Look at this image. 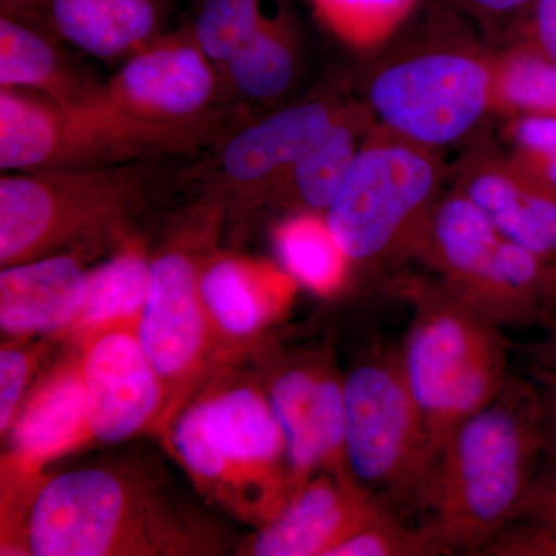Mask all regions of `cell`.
I'll return each mask as SVG.
<instances>
[{"label": "cell", "mask_w": 556, "mask_h": 556, "mask_svg": "<svg viewBox=\"0 0 556 556\" xmlns=\"http://www.w3.org/2000/svg\"><path fill=\"white\" fill-rule=\"evenodd\" d=\"M543 453L541 390L511 375L492 404L453 431L428 481L419 510L444 554H482L517 518Z\"/></svg>", "instance_id": "1"}, {"label": "cell", "mask_w": 556, "mask_h": 556, "mask_svg": "<svg viewBox=\"0 0 556 556\" xmlns=\"http://www.w3.org/2000/svg\"><path fill=\"white\" fill-rule=\"evenodd\" d=\"M493 91L495 54L475 39L455 3H442L416 38L369 72L364 102L382 126L441 149L493 112Z\"/></svg>", "instance_id": "2"}, {"label": "cell", "mask_w": 556, "mask_h": 556, "mask_svg": "<svg viewBox=\"0 0 556 556\" xmlns=\"http://www.w3.org/2000/svg\"><path fill=\"white\" fill-rule=\"evenodd\" d=\"M404 291L413 318L399 361L438 463L453 431L492 404L507 386L510 343L503 328L439 281L409 280Z\"/></svg>", "instance_id": "3"}, {"label": "cell", "mask_w": 556, "mask_h": 556, "mask_svg": "<svg viewBox=\"0 0 556 556\" xmlns=\"http://www.w3.org/2000/svg\"><path fill=\"white\" fill-rule=\"evenodd\" d=\"M22 541L35 556L179 555L190 536L142 478L118 468L65 471L25 484Z\"/></svg>", "instance_id": "4"}, {"label": "cell", "mask_w": 556, "mask_h": 556, "mask_svg": "<svg viewBox=\"0 0 556 556\" xmlns=\"http://www.w3.org/2000/svg\"><path fill=\"white\" fill-rule=\"evenodd\" d=\"M447 178L439 149L376 123L325 212L351 269L379 273L416 260Z\"/></svg>", "instance_id": "5"}, {"label": "cell", "mask_w": 556, "mask_h": 556, "mask_svg": "<svg viewBox=\"0 0 556 556\" xmlns=\"http://www.w3.org/2000/svg\"><path fill=\"white\" fill-rule=\"evenodd\" d=\"M172 444L204 492L251 521L268 525L294 495L283 431L255 388H226L182 409Z\"/></svg>", "instance_id": "6"}, {"label": "cell", "mask_w": 556, "mask_h": 556, "mask_svg": "<svg viewBox=\"0 0 556 556\" xmlns=\"http://www.w3.org/2000/svg\"><path fill=\"white\" fill-rule=\"evenodd\" d=\"M416 258L497 327L547 331L556 325V257L501 236L455 189L439 199Z\"/></svg>", "instance_id": "7"}, {"label": "cell", "mask_w": 556, "mask_h": 556, "mask_svg": "<svg viewBox=\"0 0 556 556\" xmlns=\"http://www.w3.org/2000/svg\"><path fill=\"white\" fill-rule=\"evenodd\" d=\"M159 159L0 178V265H17L118 232L161 179Z\"/></svg>", "instance_id": "8"}, {"label": "cell", "mask_w": 556, "mask_h": 556, "mask_svg": "<svg viewBox=\"0 0 556 556\" xmlns=\"http://www.w3.org/2000/svg\"><path fill=\"white\" fill-rule=\"evenodd\" d=\"M218 137L127 118L115 110L72 108L20 89L0 90L3 172L89 170L192 152Z\"/></svg>", "instance_id": "9"}, {"label": "cell", "mask_w": 556, "mask_h": 556, "mask_svg": "<svg viewBox=\"0 0 556 556\" xmlns=\"http://www.w3.org/2000/svg\"><path fill=\"white\" fill-rule=\"evenodd\" d=\"M343 407L351 475L399 515L420 508L437 463L399 350L379 348L351 368L343 378Z\"/></svg>", "instance_id": "10"}, {"label": "cell", "mask_w": 556, "mask_h": 556, "mask_svg": "<svg viewBox=\"0 0 556 556\" xmlns=\"http://www.w3.org/2000/svg\"><path fill=\"white\" fill-rule=\"evenodd\" d=\"M105 104L127 118L170 127L228 134V86L190 27L161 33L130 54L105 80Z\"/></svg>", "instance_id": "11"}, {"label": "cell", "mask_w": 556, "mask_h": 556, "mask_svg": "<svg viewBox=\"0 0 556 556\" xmlns=\"http://www.w3.org/2000/svg\"><path fill=\"white\" fill-rule=\"evenodd\" d=\"M203 262L179 243L161 249L150 260L149 294L137 334L166 388L167 407L160 427L174 420L208 350L212 327L200 292Z\"/></svg>", "instance_id": "12"}, {"label": "cell", "mask_w": 556, "mask_h": 556, "mask_svg": "<svg viewBox=\"0 0 556 556\" xmlns=\"http://www.w3.org/2000/svg\"><path fill=\"white\" fill-rule=\"evenodd\" d=\"M345 102L334 93L318 94L230 134L212 192L225 206H266L292 164L327 134Z\"/></svg>", "instance_id": "13"}, {"label": "cell", "mask_w": 556, "mask_h": 556, "mask_svg": "<svg viewBox=\"0 0 556 556\" xmlns=\"http://www.w3.org/2000/svg\"><path fill=\"white\" fill-rule=\"evenodd\" d=\"M80 376L91 439L116 444L153 424L167 407L166 388L150 364L137 329L112 328L83 340Z\"/></svg>", "instance_id": "14"}, {"label": "cell", "mask_w": 556, "mask_h": 556, "mask_svg": "<svg viewBox=\"0 0 556 556\" xmlns=\"http://www.w3.org/2000/svg\"><path fill=\"white\" fill-rule=\"evenodd\" d=\"M453 189L501 236L530 251L556 257V186L538 177L490 139L473 142L448 167Z\"/></svg>", "instance_id": "15"}, {"label": "cell", "mask_w": 556, "mask_h": 556, "mask_svg": "<svg viewBox=\"0 0 556 556\" xmlns=\"http://www.w3.org/2000/svg\"><path fill=\"white\" fill-rule=\"evenodd\" d=\"M391 511L350 470H325L311 478L273 521L262 526L244 554L328 556L348 538Z\"/></svg>", "instance_id": "16"}, {"label": "cell", "mask_w": 556, "mask_h": 556, "mask_svg": "<svg viewBox=\"0 0 556 556\" xmlns=\"http://www.w3.org/2000/svg\"><path fill=\"white\" fill-rule=\"evenodd\" d=\"M268 399L287 442L294 495L318 470H350L343 379L328 367L300 365L273 380Z\"/></svg>", "instance_id": "17"}, {"label": "cell", "mask_w": 556, "mask_h": 556, "mask_svg": "<svg viewBox=\"0 0 556 556\" xmlns=\"http://www.w3.org/2000/svg\"><path fill=\"white\" fill-rule=\"evenodd\" d=\"M7 479H33L50 460L90 441L79 356L70 357L28 390L9 431Z\"/></svg>", "instance_id": "18"}, {"label": "cell", "mask_w": 556, "mask_h": 556, "mask_svg": "<svg viewBox=\"0 0 556 556\" xmlns=\"http://www.w3.org/2000/svg\"><path fill=\"white\" fill-rule=\"evenodd\" d=\"M62 42L100 60L129 58L161 35L163 0H0Z\"/></svg>", "instance_id": "19"}, {"label": "cell", "mask_w": 556, "mask_h": 556, "mask_svg": "<svg viewBox=\"0 0 556 556\" xmlns=\"http://www.w3.org/2000/svg\"><path fill=\"white\" fill-rule=\"evenodd\" d=\"M90 270L72 254H51L0 273V328L10 338L70 332L89 295Z\"/></svg>", "instance_id": "20"}, {"label": "cell", "mask_w": 556, "mask_h": 556, "mask_svg": "<svg viewBox=\"0 0 556 556\" xmlns=\"http://www.w3.org/2000/svg\"><path fill=\"white\" fill-rule=\"evenodd\" d=\"M0 89L36 90L61 105L105 104L101 83L35 21L0 9Z\"/></svg>", "instance_id": "21"}, {"label": "cell", "mask_w": 556, "mask_h": 556, "mask_svg": "<svg viewBox=\"0 0 556 556\" xmlns=\"http://www.w3.org/2000/svg\"><path fill=\"white\" fill-rule=\"evenodd\" d=\"M299 283L281 266L237 255L204 258L200 292L211 327L232 340L251 339L287 311Z\"/></svg>", "instance_id": "22"}, {"label": "cell", "mask_w": 556, "mask_h": 556, "mask_svg": "<svg viewBox=\"0 0 556 556\" xmlns=\"http://www.w3.org/2000/svg\"><path fill=\"white\" fill-rule=\"evenodd\" d=\"M376 123L365 102L346 101L327 134L292 164L266 206L325 215Z\"/></svg>", "instance_id": "23"}, {"label": "cell", "mask_w": 556, "mask_h": 556, "mask_svg": "<svg viewBox=\"0 0 556 556\" xmlns=\"http://www.w3.org/2000/svg\"><path fill=\"white\" fill-rule=\"evenodd\" d=\"M300 64L298 21L280 0L254 39L226 65L228 90L257 102L280 100L294 86Z\"/></svg>", "instance_id": "24"}, {"label": "cell", "mask_w": 556, "mask_h": 556, "mask_svg": "<svg viewBox=\"0 0 556 556\" xmlns=\"http://www.w3.org/2000/svg\"><path fill=\"white\" fill-rule=\"evenodd\" d=\"M150 260L141 243L127 240L119 251L90 270L89 295L73 334L86 340L112 328L137 329L149 294Z\"/></svg>", "instance_id": "25"}, {"label": "cell", "mask_w": 556, "mask_h": 556, "mask_svg": "<svg viewBox=\"0 0 556 556\" xmlns=\"http://www.w3.org/2000/svg\"><path fill=\"white\" fill-rule=\"evenodd\" d=\"M274 247L281 268L318 295L339 291L353 273L324 214L289 215L274 230Z\"/></svg>", "instance_id": "26"}, {"label": "cell", "mask_w": 556, "mask_h": 556, "mask_svg": "<svg viewBox=\"0 0 556 556\" xmlns=\"http://www.w3.org/2000/svg\"><path fill=\"white\" fill-rule=\"evenodd\" d=\"M493 112L507 118L556 116V62L508 42L504 51L495 54Z\"/></svg>", "instance_id": "27"}, {"label": "cell", "mask_w": 556, "mask_h": 556, "mask_svg": "<svg viewBox=\"0 0 556 556\" xmlns=\"http://www.w3.org/2000/svg\"><path fill=\"white\" fill-rule=\"evenodd\" d=\"M317 20L354 50L368 51L394 38L419 0H309Z\"/></svg>", "instance_id": "28"}, {"label": "cell", "mask_w": 556, "mask_h": 556, "mask_svg": "<svg viewBox=\"0 0 556 556\" xmlns=\"http://www.w3.org/2000/svg\"><path fill=\"white\" fill-rule=\"evenodd\" d=\"M280 0H195L190 30L219 73L254 39Z\"/></svg>", "instance_id": "29"}, {"label": "cell", "mask_w": 556, "mask_h": 556, "mask_svg": "<svg viewBox=\"0 0 556 556\" xmlns=\"http://www.w3.org/2000/svg\"><path fill=\"white\" fill-rule=\"evenodd\" d=\"M444 555L437 533L426 525L407 526L399 514L386 515L332 548L328 556Z\"/></svg>", "instance_id": "30"}, {"label": "cell", "mask_w": 556, "mask_h": 556, "mask_svg": "<svg viewBox=\"0 0 556 556\" xmlns=\"http://www.w3.org/2000/svg\"><path fill=\"white\" fill-rule=\"evenodd\" d=\"M504 135L508 153L521 166L556 186V116H514Z\"/></svg>", "instance_id": "31"}, {"label": "cell", "mask_w": 556, "mask_h": 556, "mask_svg": "<svg viewBox=\"0 0 556 556\" xmlns=\"http://www.w3.org/2000/svg\"><path fill=\"white\" fill-rule=\"evenodd\" d=\"M33 348L7 345L0 351V433L9 434L22 402L28 393L33 368L38 364Z\"/></svg>", "instance_id": "32"}, {"label": "cell", "mask_w": 556, "mask_h": 556, "mask_svg": "<svg viewBox=\"0 0 556 556\" xmlns=\"http://www.w3.org/2000/svg\"><path fill=\"white\" fill-rule=\"evenodd\" d=\"M508 42L519 43L544 60L556 62V0H533L507 28Z\"/></svg>", "instance_id": "33"}, {"label": "cell", "mask_w": 556, "mask_h": 556, "mask_svg": "<svg viewBox=\"0 0 556 556\" xmlns=\"http://www.w3.org/2000/svg\"><path fill=\"white\" fill-rule=\"evenodd\" d=\"M481 555L556 556V532L532 522L514 521L486 544Z\"/></svg>", "instance_id": "34"}, {"label": "cell", "mask_w": 556, "mask_h": 556, "mask_svg": "<svg viewBox=\"0 0 556 556\" xmlns=\"http://www.w3.org/2000/svg\"><path fill=\"white\" fill-rule=\"evenodd\" d=\"M533 0H453L460 13L473 17L486 31L508 28Z\"/></svg>", "instance_id": "35"}, {"label": "cell", "mask_w": 556, "mask_h": 556, "mask_svg": "<svg viewBox=\"0 0 556 556\" xmlns=\"http://www.w3.org/2000/svg\"><path fill=\"white\" fill-rule=\"evenodd\" d=\"M514 521L532 522L556 532V470L551 468L548 473L536 478Z\"/></svg>", "instance_id": "36"}, {"label": "cell", "mask_w": 556, "mask_h": 556, "mask_svg": "<svg viewBox=\"0 0 556 556\" xmlns=\"http://www.w3.org/2000/svg\"><path fill=\"white\" fill-rule=\"evenodd\" d=\"M525 354L538 382L556 390V325L547 329L543 339L525 346Z\"/></svg>", "instance_id": "37"}, {"label": "cell", "mask_w": 556, "mask_h": 556, "mask_svg": "<svg viewBox=\"0 0 556 556\" xmlns=\"http://www.w3.org/2000/svg\"><path fill=\"white\" fill-rule=\"evenodd\" d=\"M543 396V431L544 453L554 460L552 470H556V390L544 388L541 390Z\"/></svg>", "instance_id": "38"}]
</instances>
